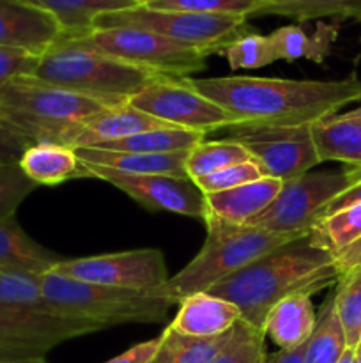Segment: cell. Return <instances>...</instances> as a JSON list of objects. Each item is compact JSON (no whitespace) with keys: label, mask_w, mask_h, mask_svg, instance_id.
<instances>
[{"label":"cell","mask_w":361,"mask_h":363,"mask_svg":"<svg viewBox=\"0 0 361 363\" xmlns=\"http://www.w3.org/2000/svg\"><path fill=\"white\" fill-rule=\"evenodd\" d=\"M186 82L234 117L236 128L230 130L314 126L361 101L356 73L326 82L262 77H186Z\"/></svg>","instance_id":"obj_1"},{"label":"cell","mask_w":361,"mask_h":363,"mask_svg":"<svg viewBox=\"0 0 361 363\" xmlns=\"http://www.w3.org/2000/svg\"><path fill=\"white\" fill-rule=\"evenodd\" d=\"M335 257L311 241L310 233L275 248L205 293L236 305L241 319L255 328L264 325L276 303L294 294H315L338 282Z\"/></svg>","instance_id":"obj_2"},{"label":"cell","mask_w":361,"mask_h":363,"mask_svg":"<svg viewBox=\"0 0 361 363\" xmlns=\"http://www.w3.org/2000/svg\"><path fill=\"white\" fill-rule=\"evenodd\" d=\"M106 106L34 77H16L0 91V124L28 145H66L69 135Z\"/></svg>","instance_id":"obj_3"},{"label":"cell","mask_w":361,"mask_h":363,"mask_svg":"<svg viewBox=\"0 0 361 363\" xmlns=\"http://www.w3.org/2000/svg\"><path fill=\"white\" fill-rule=\"evenodd\" d=\"M32 77L103 106L126 105L159 78L158 74L62 38L42 53Z\"/></svg>","instance_id":"obj_4"},{"label":"cell","mask_w":361,"mask_h":363,"mask_svg":"<svg viewBox=\"0 0 361 363\" xmlns=\"http://www.w3.org/2000/svg\"><path fill=\"white\" fill-rule=\"evenodd\" d=\"M204 222L207 227L204 247L158 289L172 305H179L180 300L195 293H205L275 248L299 238L273 234L251 225H230L216 218H205Z\"/></svg>","instance_id":"obj_5"},{"label":"cell","mask_w":361,"mask_h":363,"mask_svg":"<svg viewBox=\"0 0 361 363\" xmlns=\"http://www.w3.org/2000/svg\"><path fill=\"white\" fill-rule=\"evenodd\" d=\"M45 300L60 315L87 319L103 328L119 325H151L165 323L172 307L158 291L120 289L66 279L55 272L39 275Z\"/></svg>","instance_id":"obj_6"},{"label":"cell","mask_w":361,"mask_h":363,"mask_svg":"<svg viewBox=\"0 0 361 363\" xmlns=\"http://www.w3.org/2000/svg\"><path fill=\"white\" fill-rule=\"evenodd\" d=\"M115 27H131L154 32L180 45L202 50L207 55L222 53L236 39L250 32L246 16L158 11L144 4H138L130 9L115 11V13L99 14L94 20V28Z\"/></svg>","instance_id":"obj_7"},{"label":"cell","mask_w":361,"mask_h":363,"mask_svg":"<svg viewBox=\"0 0 361 363\" xmlns=\"http://www.w3.org/2000/svg\"><path fill=\"white\" fill-rule=\"evenodd\" d=\"M84 48L105 53L158 77L186 78L207 66V53L168 38L142 30L115 27L94 28L76 38H62Z\"/></svg>","instance_id":"obj_8"},{"label":"cell","mask_w":361,"mask_h":363,"mask_svg":"<svg viewBox=\"0 0 361 363\" xmlns=\"http://www.w3.org/2000/svg\"><path fill=\"white\" fill-rule=\"evenodd\" d=\"M360 179L361 165L301 174L285 181L275 201L248 225L282 236H304L321 213Z\"/></svg>","instance_id":"obj_9"},{"label":"cell","mask_w":361,"mask_h":363,"mask_svg":"<svg viewBox=\"0 0 361 363\" xmlns=\"http://www.w3.org/2000/svg\"><path fill=\"white\" fill-rule=\"evenodd\" d=\"M52 272L80 282L145 293L161 289L170 279L165 255L158 248H138L67 261L62 259Z\"/></svg>","instance_id":"obj_10"},{"label":"cell","mask_w":361,"mask_h":363,"mask_svg":"<svg viewBox=\"0 0 361 363\" xmlns=\"http://www.w3.org/2000/svg\"><path fill=\"white\" fill-rule=\"evenodd\" d=\"M130 105L170 126L202 135L236 128L234 117L195 91L186 78H156L144 91L131 98Z\"/></svg>","instance_id":"obj_11"},{"label":"cell","mask_w":361,"mask_h":363,"mask_svg":"<svg viewBox=\"0 0 361 363\" xmlns=\"http://www.w3.org/2000/svg\"><path fill=\"white\" fill-rule=\"evenodd\" d=\"M105 330L98 323L0 305V360L45 358L59 344Z\"/></svg>","instance_id":"obj_12"},{"label":"cell","mask_w":361,"mask_h":363,"mask_svg":"<svg viewBox=\"0 0 361 363\" xmlns=\"http://www.w3.org/2000/svg\"><path fill=\"white\" fill-rule=\"evenodd\" d=\"M229 131H232L229 138L246 149L264 177L285 183L310 172L321 163L311 137V126Z\"/></svg>","instance_id":"obj_13"},{"label":"cell","mask_w":361,"mask_h":363,"mask_svg":"<svg viewBox=\"0 0 361 363\" xmlns=\"http://www.w3.org/2000/svg\"><path fill=\"white\" fill-rule=\"evenodd\" d=\"M91 177L110 183L149 211L205 220V195L190 177L173 176H131L106 167L87 165Z\"/></svg>","instance_id":"obj_14"},{"label":"cell","mask_w":361,"mask_h":363,"mask_svg":"<svg viewBox=\"0 0 361 363\" xmlns=\"http://www.w3.org/2000/svg\"><path fill=\"white\" fill-rule=\"evenodd\" d=\"M62 38V28L45 9L25 0H0V48L41 57Z\"/></svg>","instance_id":"obj_15"},{"label":"cell","mask_w":361,"mask_h":363,"mask_svg":"<svg viewBox=\"0 0 361 363\" xmlns=\"http://www.w3.org/2000/svg\"><path fill=\"white\" fill-rule=\"evenodd\" d=\"M159 128L173 126L134 108L130 103L119 106H106L101 112L84 121L69 135L66 145L71 149L96 147V145L106 144V142L120 140V138L133 137V135L144 133V131L159 130Z\"/></svg>","instance_id":"obj_16"},{"label":"cell","mask_w":361,"mask_h":363,"mask_svg":"<svg viewBox=\"0 0 361 363\" xmlns=\"http://www.w3.org/2000/svg\"><path fill=\"white\" fill-rule=\"evenodd\" d=\"M282 181L260 177L232 190L205 195V218H216L230 225H248L276 199Z\"/></svg>","instance_id":"obj_17"},{"label":"cell","mask_w":361,"mask_h":363,"mask_svg":"<svg viewBox=\"0 0 361 363\" xmlns=\"http://www.w3.org/2000/svg\"><path fill=\"white\" fill-rule=\"evenodd\" d=\"M239 319L241 312L230 301L209 293H195L179 301L170 326L184 335L216 337L232 330Z\"/></svg>","instance_id":"obj_18"},{"label":"cell","mask_w":361,"mask_h":363,"mask_svg":"<svg viewBox=\"0 0 361 363\" xmlns=\"http://www.w3.org/2000/svg\"><path fill=\"white\" fill-rule=\"evenodd\" d=\"M18 165L38 186H57L71 179L91 177L74 149L53 142L28 145Z\"/></svg>","instance_id":"obj_19"},{"label":"cell","mask_w":361,"mask_h":363,"mask_svg":"<svg viewBox=\"0 0 361 363\" xmlns=\"http://www.w3.org/2000/svg\"><path fill=\"white\" fill-rule=\"evenodd\" d=\"M317 325V314L310 294H294L271 308L262 332L282 351L304 346Z\"/></svg>","instance_id":"obj_20"},{"label":"cell","mask_w":361,"mask_h":363,"mask_svg":"<svg viewBox=\"0 0 361 363\" xmlns=\"http://www.w3.org/2000/svg\"><path fill=\"white\" fill-rule=\"evenodd\" d=\"M78 160L87 165L106 167L131 176H173L188 177V152H170V155H140V152H115L98 147L74 149Z\"/></svg>","instance_id":"obj_21"},{"label":"cell","mask_w":361,"mask_h":363,"mask_svg":"<svg viewBox=\"0 0 361 363\" xmlns=\"http://www.w3.org/2000/svg\"><path fill=\"white\" fill-rule=\"evenodd\" d=\"M310 238L317 247L335 257L340 272H345L361 248V202L317 220L311 227Z\"/></svg>","instance_id":"obj_22"},{"label":"cell","mask_w":361,"mask_h":363,"mask_svg":"<svg viewBox=\"0 0 361 363\" xmlns=\"http://www.w3.org/2000/svg\"><path fill=\"white\" fill-rule=\"evenodd\" d=\"M315 149L322 162H342L347 167L361 165V119L345 112L335 113L311 126Z\"/></svg>","instance_id":"obj_23"},{"label":"cell","mask_w":361,"mask_h":363,"mask_svg":"<svg viewBox=\"0 0 361 363\" xmlns=\"http://www.w3.org/2000/svg\"><path fill=\"white\" fill-rule=\"evenodd\" d=\"M62 259L32 240L16 218L0 220V268L42 275Z\"/></svg>","instance_id":"obj_24"},{"label":"cell","mask_w":361,"mask_h":363,"mask_svg":"<svg viewBox=\"0 0 361 363\" xmlns=\"http://www.w3.org/2000/svg\"><path fill=\"white\" fill-rule=\"evenodd\" d=\"M338 35V27L331 23H319L314 34H308L299 25H285L269 34L276 60L294 62L308 59L322 64L331 53V46Z\"/></svg>","instance_id":"obj_25"},{"label":"cell","mask_w":361,"mask_h":363,"mask_svg":"<svg viewBox=\"0 0 361 363\" xmlns=\"http://www.w3.org/2000/svg\"><path fill=\"white\" fill-rule=\"evenodd\" d=\"M52 14L62 28V38H76L94 28L99 14L130 9L140 0H25Z\"/></svg>","instance_id":"obj_26"},{"label":"cell","mask_w":361,"mask_h":363,"mask_svg":"<svg viewBox=\"0 0 361 363\" xmlns=\"http://www.w3.org/2000/svg\"><path fill=\"white\" fill-rule=\"evenodd\" d=\"M232 330L216 337H191L166 326L149 363H212L230 339Z\"/></svg>","instance_id":"obj_27"},{"label":"cell","mask_w":361,"mask_h":363,"mask_svg":"<svg viewBox=\"0 0 361 363\" xmlns=\"http://www.w3.org/2000/svg\"><path fill=\"white\" fill-rule=\"evenodd\" d=\"M205 140V135L180 128H159L144 131L133 137L106 142L96 145L98 149L115 152H140V155H170V152H190L197 144Z\"/></svg>","instance_id":"obj_28"},{"label":"cell","mask_w":361,"mask_h":363,"mask_svg":"<svg viewBox=\"0 0 361 363\" xmlns=\"http://www.w3.org/2000/svg\"><path fill=\"white\" fill-rule=\"evenodd\" d=\"M345 350V335L333 307V296H329L322 305L314 333L304 346L303 363H338Z\"/></svg>","instance_id":"obj_29"},{"label":"cell","mask_w":361,"mask_h":363,"mask_svg":"<svg viewBox=\"0 0 361 363\" xmlns=\"http://www.w3.org/2000/svg\"><path fill=\"white\" fill-rule=\"evenodd\" d=\"M331 296L347 347L356 350L361 337V262L342 272Z\"/></svg>","instance_id":"obj_30"},{"label":"cell","mask_w":361,"mask_h":363,"mask_svg":"<svg viewBox=\"0 0 361 363\" xmlns=\"http://www.w3.org/2000/svg\"><path fill=\"white\" fill-rule=\"evenodd\" d=\"M250 155L239 142L232 138L202 140L186 156V174L191 181L209 176L227 167L250 162Z\"/></svg>","instance_id":"obj_31"},{"label":"cell","mask_w":361,"mask_h":363,"mask_svg":"<svg viewBox=\"0 0 361 363\" xmlns=\"http://www.w3.org/2000/svg\"><path fill=\"white\" fill-rule=\"evenodd\" d=\"M360 11L361 0H287L282 4L258 6L250 18L275 14L306 21L317 18H356Z\"/></svg>","instance_id":"obj_32"},{"label":"cell","mask_w":361,"mask_h":363,"mask_svg":"<svg viewBox=\"0 0 361 363\" xmlns=\"http://www.w3.org/2000/svg\"><path fill=\"white\" fill-rule=\"evenodd\" d=\"M0 305L60 315L42 296L39 275L16 272V269L0 268Z\"/></svg>","instance_id":"obj_33"},{"label":"cell","mask_w":361,"mask_h":363,"mask_svg":"<svg viewBox=\"0 0 361 363\" xmlns=\"http://www.w3.org/2000/svg\"><path fill=\"white\" fill-rule=\"evenodd\" d=\"M265 358L268 350L264 332L239 319L212 363H265Z\"/></svg>","instance_id":"obj_34"},{"label":"cell","mask_w":361,"mask_h":363,"mask_svg":"<svg viewBox=\"0 0 361 363\" xmlns=\"http://www.w3.org/2000/svg\"><path fill=\"white\" fill-rule=\"evenodd\" d=\"M222 55L229 60L230 69H258L276 60L269 35L255 34V32L241 35L223 50Z\"/></svg>","instance_id":"obj_35"},{"label":"cell","mask_w":361,"mask_h":363,"mask_svg":"<svg viewBox=\"0 0 361 363\" xmlns=\"http://www.w3.org/2000/svg\"><path fill=\"white\" fill-rule=\"evenodd\" d=\"M144 6L158 11L197 14H237V16L250 18V14L260 4L257 0H151Z\"/></svg>","instance_id":"obj_36"},{"label":"cell","mask_w":361,"mask_h":363,"mask_svg":"<svg viewBox=\"0 0 361 363\" xmlns=\"http://www.w3.org/2000/svg\"><path fill=\"white\" fill-rule=\"evenodd\" d=\"M38 188L25 176L20 165L0 167V220L14 218L21 202Z\"/></svg>","instance_id":"obj_37"},{"label":"cell","mask_w":361,"mask_h":363,"mask_svg":"<svg viewBox=\"0 0 361 363\" xmlns=\"http://www.w3.org/2000/svg\"><path fill=\"white\" fill-rule=\"evenodd\" d=\"M262 172L258 169L257 163L253 160L250 162L237 163V165L227 167V169L218 170L214 174H209V176L198 177L195 179V184L200 188V191L204 195L207 194H216V191H225L232 190V188L241 186V184L251 183V181L260 179Z\"/></svg>","instance_id":"obj_38"},{"label":"cell","mask_w":361,"mask_h":363,"mask_svg":"<svg viewBox=\"0 0 361 363\" xmlns=\"http://www.w3.org/2000/svg\"><path fill=\"white\" fill-rule=\"evenodd\" d=\"M41 57L23 50L0 48V91L16 77H32Z\"/></svg>","instance_id":"obj_39"},{"label":"cell","mask_w":361,"mask_h":363,"mask_svg":"<svg viewBox=\"0 0 361 363\" xmlns=\"http://www.w3.org/2000/svg\"><path fill=\"white\" fill-rule=\"evenodd\" d=\"M28 147L27 142L21 140L14 133L0 124V167L2 165H18L21 155Z\"/></svg>","instance_id":"obj_40"},{"label":"cell","mask_w":361,"mask_h":363,"mask_svg":"<svg viewBox=\"0 0 361 363\" xmlns=\"http://www.w3.org/2000/svg\"><path fill=\"white\" fill-rule=\"evenodd\" d=\"M159 339H152L147 340V342H140L137 346L130 347L127 351H124L122 354L119 357L112 358V360L105 362V363H149V360L154 354L156 347H158Z\"/></svg>","instance_id":"obj_41"},{"label":"cell","mask_w":361,"mask_h":363,"mask_svg":"<svg viewBox=\"0 0 361 363\" xmlns=\"http://www.w3.org/2000/svg\"><path fill=\"white\" fill-rule=\"evenodd\" d=\"M357 202H361V179L357 181L354 186H350L349 190H345L343 194H340L338 197H336L335 201H333L331 204H329L328 208L321 213L319 220L324 218V216H328V215H333V213L340 211V209L347 208V206L357 204Z\"/></svg>","instance_id":"obj_42"},{"label":"cell","mask_w":361,"mask_h":363,"mask_svg":"<svg viewBox=\"0 0 361 363\" xmlns=\"http://www.w3.org/2000/svg\"><path fill=\"white\" fill-rule=\"evenodd\" d=\"M306 346V344H304ZM304 346L296 347V350L282 351L278 353H273L265 358V363H303V354H304Z\"/></svg>","instance_id":"obj_43"},{"label":"cell","mask_w":361,"mask_h":363,"mask_svg":"<svg viewBox=\"0 0 361 363\" xmlns=\"http://www.w3.org/2000/svg\"><path fill=\"white\" fill-rule=\"evenodd\" d=\"M0 363H48L45 358H16V360H0Z\"/></svg>","instance_id":"obj_44"},{"label":"cell","mask_w":361,"mask_h":363,"mask_svg":"<svg viewBox=\"0 0 361 363\" xmlns=\"http://www.w3.org/2000/svg\"><path fill=\"white\" fill-rule=\"evenodd\" d=\"M354 353H356V351L350 350V347H347L345 353H343V357L340 358L338 363H350V362H353V358H354Z\"/></svg>","instance_id":"obj_45"},{"label":"cell","mask_w":361,"mask_h":363,"mask_svg":"<svg viewBox=\"0 0 361 363\" xmlns=\"http://www.w3.org/2000/svg\"><path fill=\"white\" fill-rule=\"evenodd\" d=\"M349 117H356V119H361V106H357V108L350 110V112H345Z\"/></svg>","instance_id":"obj_46"},{"label":"cell","mask_w":361,"mask_h":363,"mask_svg":"<svg viewBox=\"0 0 361 363\" xmlns=\"http://www.w3.org/2000/svg\"><path fill=\"white\" fill-rule=\"evenodd\" d=\"M260 6H268V4H282V2H287V0H257Z\"/></svg>","instance_id":"obj_47"},{"label":"cell","mask_w":361,"mask_h":363,"mask_svg":"<svg viewBox=\"0 0 361 363\" xmlns=\"http://www.w3.org/2000/svg\"><path fill=\"white\" fill-rule=\"evenodd\" d=\"M357 262H361V248L356 252V255H354V259H353V264H350V266L357 264Z\"/></svg>","instance_id":"obj_48"},{"label":"cell","mask_w":361,"mask_h":363,"mask_svg":"<svg viewBox=\"0 0 361 363\" xmlns=\"http://www.w3.org/2000/svg\"><path fill=\"white\" fill-rule=\"evenodd\" d=\"M350 363H361V353H354V358Z\"/></svg>","instance_id":"obj_49"},{"label":"cell","mask_w":361,"mask_h":363,"mask_svg":"<svg viewBox=\"0 0 361 363\" xmlns=\"http://www.w3.org/2000/svg\"><path fill=\"white\" fill-rule=\"evenodd\" d=\"M354 351H356V353H361V337H360V342H357V347Z\"/></svg>","instance_id":"obj_50"},{"label":"cell","mask_w":361,"mask_h":363,"mask_svg":"<svg viewBox=\"0 0 361 363\" xmlns=\"http://www.w3.org/2000/svg\"><path fill=\"white\" fill-rule=\"evenodd\" d=\"M356 20H357V21H360V23H361V11H360V13H357V16H356Z\"/></svg>","instance_id":"obj_51"},{"label":"cell","mask_w":361,"mask_h":363,"mask_svg":"<svg viewBox=\"0 0 361 363\" xmlns=\"http://www.w3.org/2000/svg\"><path fill=\"white\" fill-rule=\"evenodd\" d=\"M147 2H151V0H140V4H147Z\"/></svg>","instance_id":"obj_52"}]
</instances>
